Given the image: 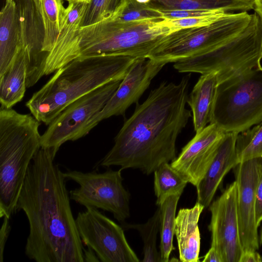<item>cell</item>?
Instances as JSON below:
<instances>
[{"mask_svg": "<svg viewBox=\"0 0 262 262\" xmlns=\"http://www.w3.org/2000/svg\"><path fill=\"white\" fill-rule=\"evenodd\" d=\"M58 149L41 147L27 171L16 211L29 224L25 252L37 262H83L84 248L74 217L66 178L54 159Z\"/></svg>", "mask_w": 262, "mask_h": 262, "instance_id": "obj_1", "label": "cell"}, {"mask_svg": "<svg viewBox=\"0 0 262 262\" xmlns=\"http://www.w3.org/2000/svg\"><path fill=\"white\" fill-rule=\"evenodd\" d=\"M189 82V76L178 83L163 81L136 103L99 165L138 169L148 175L174 160L177 138L191 117L186 107Z\"/></svg>", "mask_w": 262, "mask_h": 262, "instance_id": "obj_2", "label": "cell"}, {"mask_svg": "<svg viewBox=\"0 0 262 262\" xmlns=\"http://www.w3.org/2000/svg\"><path fill=\"white\" fill-rule=\"evenodd\" d=\"M137 59L117 55L75 59L58 69L26 106L38 121L49 125L78 98L108 83L122 80Z\"/></svg>", "mask_w": 262, "mask_h": 262, "instance_id": "obj_3", "label": "cell"}, {"mask_svg": "<svg viewBox=\"0 0 262 262\" xmlns=\"http://www.w3.org/2000/svg\"><path fill=\"white\" fill-rule=\"evenodd\" d=\"M40 123L32 114L0 109V217L10 218L29 166L41 148Z\"/></svg>", "mask_w": 262, "mask_h": 262, "instance_id": "obj_4", "label": "cell"}, {"mask_svg": "<svg viewBox=\"0 0 262 262\" xmlns=\"http://www.w3.org/2000/svg\"><path fill=\"white\" fill-rule=\"evenodd\" d=\"M172 31L167 19L121 21L114 18L80 27L78 58L100 55L148 58L161 39Z\"/></svg>", "mask_w": 262, "mask_h": 262, "instance_id": "obj_5", "label": "cell"}, {"mask_svg": "<svg viewBox=\"0 0 262 262\" xmlns=\"http://www.w3.org/2000/svg\"><path fill=\"white\" fill-rule=\"evenodd\" d=\"M262 20L254 12L241 33L201 54L174 63L179 73L215 72L218 83L260 65Z\"/></svg>", "mask_w": 262, "mask_h": 262, "instance_id": "obj_6", "label": "cell"}, {"mask_svg": "<svg viewBox=\"0 0 262 262\" xmlns=\"http://www.w3.org/2000/svg\"><path fill=\"white\" fill-rule=\"evenodd\" d=\"M262 122V67L217 84L210 123L224 133L244 132Z\"/></svg>", "mask_w": 262, "mask_h": 262, "instance_id": "obj_7", "label": "cell"}, {"mask_svg": "<svg viewBox=\"0 0 262 262\" xmlns=\"http://www.w3.org/2000/svg\"><path fill=\"white\" fill-rule=\"evenodd\" d=\"M252 16L247 11L227 13L210 24L179 29L165 35L148 58L168 63L201 54L241 33Z\"/></svg>", "mask_w": 262, "mask_h": 262, "instance_id": "obj_8", "label": "cell"}, {"mask_svg": "<svg viewBox=\"0 0 262 262\" xmlns=\"http://www.w3.org/2000/svg\"><path fill=\"white\" fill-rule=\"evenodd\" d=\"M121 169L103 173L69 170L66 179L72 180L79 187L70 191V199L86 207L101 209L111 212L119 222L130 216L129 194L123 185Z\"/></svg>", "mask_w": 262, "mask_h": 262, "instance_id": "obj_9", "label": "cell"}, {"mask_svg": "<svg viewBox=\"0 0 262 262\" xmlns=\"http://www.w3.org/2000/svg\"><path fill=\"white\" fill-rule=\"evenodd\" d=\"M121 81L103 85L69 104L41 136V147L59 150L64 143L84 137V129L89 122L104 107Z\"/></svg>", "mask_w": 262, "mask_h": 262, "instance_id": "obj_10", "label": "cell"}, {"mask_svg": "<svg viewBox=\"0 0 262 262\" xmlns=\"http://www.w3.org/2000/svg\"><path fill=\"white\" fill-rule=\"evenodd\" d=\"M75 220L82 243L95 252L100 261H140L128 243L123 229L97 208L86 207Z\"/></svg>", "mask_w": 262, "mask_h": 262, "instance_id": "obj_11", "label": "cell"}, {"mask_svg": "<svg viewBox=\"0 0 262 262\" xmlns=\"http://www.w3.org/2000/svg\"><path fill=\"white\" fill-rule=\"evenodd\" d=\"M211 220V247L220 254L223 262H239L243 250L237 213V188L235 181L209 206Z\"/></svg>", "mask_w": 262, "mask_h": 262, "instance_id": "obj_12", "label": "cell"}, {"mask_svg": "<svg viewBox=\"0 0 262 262\" xmlns=\"http://www.w3.org/2000/svg\"><path fill=\"white\" fill-rule=\"evenodd\" d=\"M166 64L148 58L135 60L104 107L89 122L84 136L101 121L113 116L124 115L131 105L138 103L152 80Z\"/></svg>", "mask_w": 262, "mask_h": 262, "instance_id": "obj_13", "label": "cell"}, {"mask_svg": "<svg viewBox=\"0 0 262 262\" xmlns=\"http://www.w3.org/2000/svg\"><path fill=\"white\" fill-rule=\"evenodd\" d=\"M233 172L237 188L239 232L243 251L258 249L259 235L255 219L257 185L262 173V158L239 163Z\"/></svg>", "mask_w": 262, "mask_h": 262, "instance_id": "obj_14", "label": "cell"}, {"mask_svg": "<svg viewBox=\"0 0 262 262\" xmlns=\"http://www.w3.org/2000/svg\"><path fill=\"white\" fill-rule=\"evenodd\" d=\"M224 133L215 124L209 123L183 147L171 162V166L196 187L213 160Z\"/></svg>", "mask_w": 262, "mask_h": 262, "instance_id": "obj_15", "label": "cell"}, {"mask_svg": "<svg viewBox=\"0 0 262 262\" xmlns=\"http://www.w3.org/2000/svg\"><path fill=\"white\" fill-rule=\"evenodd\" d=\"M27 58V88L43 76L45 30L39 0H15Z\"/></svg>", "mask_w": 262, "mask_h": 262, "instance_id": "obj_16", "label": "cell"}, {"mask_svg": "<svg viewBox=\"0 0 262 262\" xmlns=\"http://www.w3.org/2000/svg\"><path fill=\"white\" fill-rule=\"evenodd\" d=\"M88 4L85 2L69 3L59 35L46 58L43 76L55 73L58 69L78 58V30Z\"/></svg>", "mask_w": 262, "mask_h": 262, "instance_id": "obj_17", "label": "cell"}, {"mask_svg": "<svg viewBox=\"0 0 262 262\" xmlns=\"http://www.w3.org/2000/svg\"><path fill=\"white\" fill-rule=\"evenodd\" d=\"M238 134L225 133L211 165L196 187L197 201L205 208L209 206L224 176L238 163L236 152Z\"/></svg>", "mask_w": 262, "mask_h": 262, "instance_id": "obj_18", "label": "cell"}, {"mask_svg": "<svg viewBox=\"0 0 262 262\" xmlns=\"http://www.w3.org/2000/svg\"><path fill=\"white\" fill-rule=\"evenodd\" d=\"M204 206L196 202L191 208H181L176 217L174 235L182 262H198L201 246L200 216Z\"/></svg>", "mask_w": 262, "mask_h": 262, "instance_id": "obj_19", "label": "cell"}, {"mask_svg": "<svg viewBox=\"0 0 262 262\" xmlns=\"http://www.w3.org/2000/svg\"><path fill=\"white\" fill-rule=\"evenodd\" d=\"M24 46L15 1L6 2L0 12V76Z\"/></svg>", "mask_w": 262, "mask_h": 262, "instance_id": "obj_20", "label": "cell"}, {"mask_svg": "<svg viewBox=\"0 0 262 262\" xmlns=\"http://www.w3.org/2000/svg\"><path fill=\"white\" fill-rule=\"evenodd\" d=\"M27 51L23 47L6 72L0 76L1 108H12L21 101L27 88Z\"/></svg>", "mask_w": 262, "mask_h": 262, "instance_id": "obj_21", "label": "cell"}, {"mask_svg": "<svg viewBox=\"0 0 262 262\" xmlns=\"http://www.w3.org/2000/svg\"><path fill=\"white\" fill-rule=\"evenodd\" d=\"M217 84L216 73L202 74L188 96L187 103L192 113L195 133L200 132L210 123Z\"/></svg>", "mask_w": 262, "mask_h": 262, "instance_id": "obj_22", "label": "cell"}, {"mask_svg": "<svg viewBox=\"0 0 262 262\" xmlns=\"http://www.w3.org/2000/svg\"><path fill=\"white\" fill-rule=\"evenodd\" d=\"M148 5L157 10H221L230 13L254 9L253 0H149Z\"/></svg>", "mask_w": 262, "mask_h": 262, "instance_id": "obj_23", "label": "cell"}, {"mask_svg": "<svg viewBox=\"0 0 262 262\" xmlns=\"http://www.w3.org/2000/svg\"><path fill=\"white\" fill-rule=\"evenodd\" d=\"M39 3L45 30L42 48L44 71L46 58L59 35L66 8L63 0H39Z\"/></svg>", "mask_w": 262, "mask_h": 262, "instance_id": "obj_24", "label": "cell"}, {"mask_svg": "<svg viewBox=\"0 0 262 262\" xmlns=\"http://www.w3.org/2000/svg\"><path fill=\"white\" fill-rule=\"evenodd\" d=\"M181 195H173L167 198L159 206L160 219V253L161 262L169 261L171 252L175 249L173 246L176 213Z\"/></svg>", "mask_w": 262, "mask_h": 262, "instance_id": "obj_25", "label": "cell"}, {"mask_svg": "<svg viewBox=\"0 0 262 262\" xmlns=\"http://www.w3.org/2000/svg\"><path fill=\"white\" fill-rule=\"evenodd\" d=\"M154 172L157 205L160 206L171 195H181L188 182L170 164H163Z\"/></svg>", "mask_w": 262, "mask_h": 262, "instance_id": "obj_26", "label": "cell"}, {"mask_svg": "<svg viewBox=\"0 0 262 262\" xmlns=\"http://www.w3.org/2000/svg\"><path fill=\"white\" fill-rule=\"evenodd\" d=\"M160 210L159 208L154 215L144 224L124 225L127 229L138 230L143 242L144 262H161L160 252L157 247L158 233L160 230Z\"/></svg>", "mask_w": 262, "mask_h": 262, "instance_id": "obj_27", "label": "cell"}, {"mask_svg": "<svg viewBox=\"0 0 262 262\" xmlns=\"http://www.w3.org/2000/svg\"><path fill=\"white\" fill-rule=\"evenodd\" d=\"M127 3V0H91L87 5L80 27L115 18Z\"/></svg>", "mask_w": 262, "mask_h": 262, "instance_id": "obj_28", "label": "cell"}, {"mask_svg": "<svg viewBox=\"0 0 262 262\" xmlns=\"http://www.w3.org/2000/svg\"><path fill=\"white\" fill-rule=\"evenodd\" d=\"M236 152L239 163L262 158V122L238 134Z\"/></svg>", "mask_w": 262, "mask_h": 262, "instance_id": "obj_29", "label": "cell"}, {"mask_svg": "<svg viewBox=\"0 0 262 262\" xmlns=\"http://www.w3.org/2000/svg\"><path fill=\"white\" fill-rule=\"evenodd\" d=\"M115 19L121 21H134L164 18L161 12L151 8L148 3L139 0H127L125 7Z\"/></svg>", "mask_w": 262, "mask_h": 262, "instance_id": "obj_30", "label": "cell"}, {"mask_svg": "<svg viewBox=\"0 0 262 262\" xmlns=\"http://www.w3.org/2000/svg\"><path fill=\"white\" fill-rule=\"evenodd\" d=\"M228 12H220L208 15L188 17L180 19H168L171 26L173 32L182 28L201 27L210 24Z\"/></svg>", "mask_w": 262, "mask_h": 262, "instance_id": "obj_31", "label": "cell"}, {"mask_svg": "<svg viewBox=\"0 0 262 262\" xmlns=\"http://www.w3.org/2000/svg\"><path fill=\"white\" fill-rule=\"evenodd\" d=\"M164 19H180L225 12L221 10H158Z\"/></svg>", "mask_w": 262, "mask_h": 262, "instance_id": "obj_32", "label": "cell"}, {"mask_svg": "<svg viewBox=\"0 0 262 262\" xmlns=\"http://www.w3.org/2000/svg\"><path fill=\"white\" fill-rule=\"evenodd\" d=\"M9 218L7 216L3 217V223L0 229V261L3 262L5 247L7 241L10 230L11 226Z\"/></svg>", "mask_w": 262, "mask_h": 262, "instance_id": "obj_33", "label": "cell"}, {"mask_svg": "<svg viewBox=\"0 0 262 262\" xmlns=\"http://www.w3.org/2000/svg\"><path fill=\"white\" fill-rule=\"evenodd\" d=\"M255 219L257 225L259 227L262 222V173L256 190Z\"/></svg>", "mask_w": 262, "mask_h": 262, "instance_id": "obj_34", "label": "cell"}, {"mask_svg": "<svg viewBox=\"0 0 262 262\" xmlns=\"http://www.w3.org/2000/svg\"><path fill=\"white\" fill-rule=\"evenodd\" d=\"M262 257L254 250L244 251L239 262H261Z\"/></svg>", "mask_w": 262, "mask_h": 262, "instance_id": "obj_35", "label": "cell"}, {"mask_svg": "<svg viewBox=\"0 0 262 262\" xmlns=\"http://www.w3.org/2000/svg\"><path fill=\"white\" fill-rule=\"evenodd\" d=\"M202 261L203 262H223L220 254L212 247H210Z\"/></svg>", "mask_w": 262, "mask_h": 262, "instance_id": "obj_36", "label": "cell"}, {"mask_svg": "<svg viewBox=\"0 0 262 262\" xmlns=\"http://www.w3.org/2000/svg\"><path fill=\"white\" fill-rule=\"evenodd\" d=\"M96 254L95 252L90 248L88 247V250H85L84 249V261H100L96 257Z\"/></svg>", "mask_w": 262, "mask_h": 262, "instance_id": "obj_37", "label": "cell"}, {"mask_svg": "<svg viewBox=\"0 0 262 262\" xmlns=\"http://www.w3.org/2000/svg\"><path fill=\"white\" fill-rule=\"evenodd\" d=\"M254 10L262 20V0H253Z\"/></svg>", "mask_w": 262, "mask_h": 262, "instance_id": "obj_38", "label": "cell"}, {"mask_svg": "<svg viewBox=\"0 0 262 262\" xmlns=\"http://www.w3.org/2000/svg\"><path fill=\"white\" fill-rule=\"evenodd\" d=\"M68 1L69 3L70 2H85L86 3H89L91 0H65Z\"/></svg>", "mask_w": 262, "mask_h": 262, "instance_id": "obj_39", "label": "cell"}, {"mask_svg": "<svg viewBox=\"0 0 262 262\" xmlns=\"http://www.w3.org/2000/svg\"><path fill=\"white\" fill-rule=\"evenodd\" d=\"M259 245H261L262 244V224L260 230V234L259 236Z\"/></svg>", "mask_w": 262, "mask_h": 262, "instance_id": "obj_40", "label": "cell"}, {"mask_svg": "<svg viewBox=\"0 0 262 262\" xmlns=\"http://www.w3.org/2000/svg\"><path fill=\"white\" fill-rule=\"evenodd\" d=\"M15 1V0H6V2H10V1Z\"/></svg>", "mask_w": 262, "mask_h": 262, "instance_id": "obj_41", "label": "cell"}]
</instances>
